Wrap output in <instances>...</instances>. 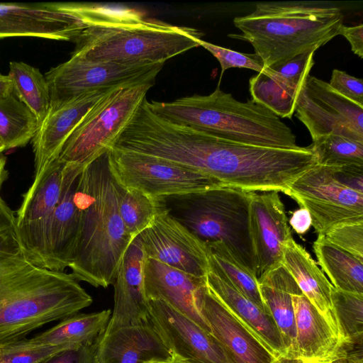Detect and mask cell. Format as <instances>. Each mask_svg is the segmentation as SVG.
I'll return each instance as SVG.
<instances>
[{
	"label": "cell",
	"mask_w": 363,
	"mask_h": 363,
	"mask_svg": "<svg viewBox=\"0 0 363 363\" xmlns=\"http://www.w3.org/2000/svg\"><path fill=\"white\" fill-rule=\"evenodd\" d=\"M92 301L71 274L50 270L28 259L16 214L0 195V343L76 315Z\"/></svg>",
	"instance_id": "cell-1"
},
{
	"label": "cell",
	"mask_w": 363,
	"mask_h": 363,
	"mask_svg": "<svg viewBox=\"0 0 363 363\" xmlns=\"http://www.w3.org/2000/svg\"><path fill=\"white\" fill-rule=\"evenodd\" d=\"M69 10L84 24L72 55L94 62L119 65L163 63L200 46L203 33L146 18L124 6L72 2Z\"/></svg>",
	"instance_id": "cell-2"
},
{
	"label": "cell",
	"mask_w": 363,
	"mask_h": 363,
	"mask_svg": "<svg viewBox=\"0 0 363 363\" xmlns=\"http://www.w3.org/2000/svg\"><path fill=\"white\" fill-rule=\"evenodd\" d=\"M77 195L80 213L70 274L78 281L107 288L133 240L119 214L107 152L83 168Z\"/></svg>",
	"instance_id": "cell-3"
},
{
	"label": "cell",
	"mask_w": 363,
	"mask_h": 363,
	"mask_svg": "<svg viewBox=\"0 0 363 363\" xmlns=\"http://www.w3.org/2000/svg\"><path fill=\"white\" fill-rule=\"evenodd\" d=\"M343 19L330 2H259L251 13L233 19L241 34L228 36L250 43L267 68L325 45L339 35Z\"/></svg>",
	"instance_id": "cell-4"
},
{
	"label": "cell",
	"mask_w": 363,
	"mask_h": 363,
	"mask_svg": "<svg viewBox=\"0 0 363 363\" xmlns=\"http://www.w3.org/2000/svg\"><path fill=\"white\" fill-rule=\"evenodd\" d=\"M157 116L177 124L243 144L298 149L291 129L279 116L252 99L242 102L220 86L209 95L184 96L170 102L148 101Z\"/></svg>",
	"instance_id": "cell-5"
},
{
	"label": "cell",
	"mask_w": 363,
	"mask_h": 363,
	"mask_svg": "<svg viewBox=\"0 0 363 363\" xmlns=\"http://www.w3.org/2000/svg\"><path fill=\"white\" fill-rule=\"evenodd\" d=\"M252 192L220 186L164 200L169 213L194 235L204 242H223L257 277L249 220Z\"/></svg>",
	"instance_id": "cell-6"
},
{
	"label": "cell",
	"mask_w": 363,
	"mask_h": 363,
	"mask_svg": "<svg viewBox=\"0 0 363 363\" xmlns=\"http://www.w3.org/2000/svg\"><path fill=\"white\" fill-rule=\"evenodd\" d=\"M155 82L116 88L85 115L65 143L58 160L85 167L112 147Z\"/></svg>",
	"instance_id": "cell-7"
},
{
	"label": "cell",
	"mask_w": 363,
	"mask_h": 363,
	"mask_svg": "<svg viewBox=\"0 0 363 363\" xmlns=\"http://www.w3.org/2000/svg\"><path fill=\"white\" fill-rule=\"evenodd\" d=\"M107 152L113 176L120 185L156 199L225 186L208 175L155 157L116 148Z\"/></svg>",
	"instance_id": "cell-8"
},
{
	"label": "cell",
	"mask_w": 363,
	"mask_h": 363,
	"mask_svg": "<svg viewBox=\"0 0 363 363\" xmlns=\"http://www.w3.org/2000/svg\"><path fill=\"white\" fill-rule=\"evenodd\" d=\"M163 65L94 62L72 55L45 76L50 91L49 110L56 109L86 92L155 82Z\"/></svg>",
	"instance_id": "cell-9"
},
{
	"label": "cell",
	"mask_w": 363,
	"mask_h": 363,
	"mask_svg": "<svg viewBox=\"0 0 363 363\" xmlns=\"http://www.w3.org/2000/svg\"><path fill=\"white\" fill-rule=\"evenodd\" d=\"M288 196L308 210L318 235L339 224L363 222V193L340 182L331 167L310 168L291 184Z\"/></svg>",
	"instance_id": "cell-10"
},
{
	"label": "cell",
	"mask_w": 363,
	"mask_h": 363,
	"mask_svg": "<svg viewBox=\"0 0 363 363\" xmlns=\"http://www.w3.org/2000/svg\"><path fill=\"white\" fill-rule=\"evenodd\" d=\"M64 164L57 159L34 177L16 214L18 233L27 257L34 264L48 269L50 228L60 193Z\"/></svg>",
	"instance_id": "cell-11"
},
{
	"label": "cell",
	"mask_w": 363,
	"mask_h": 363,
	"mask_svg": "<svg viewBox=\"0 0 363 363\" xmlns=\"http://www.w3.org/2000/svg\"><path fill=\"white\" fill-rule=\"evenodd\" d=\"M295 111L312 140L333 133L363 142V106L342 96L323 80L306 78Z\"/></svg>",
	"instance_id": "cell-12"
},
{
	"label": "cell",
	"mask_w": 363,
	"mask_h": 363,
	"mask_svg": "<svg viewBox=\"0 0 363 363\" xmlns=\"http://www.w3.org/2000/svg\"><path fill=\"white\" fill-rule=\"evenodd\" d=\"M139 237L147 257L187 274L206 277L208 255L206 242L172 217L159 213Z\"/></svg>",
	"instance_id": "cell-13"
},
{
	"label": "cell",
	"mask_w": 363,
	"mask_h": 363,
	"mask_svg": "<svg viewBox=\"0 0 363 363\" xmlns=\"http://www.w3.org/2000/svg\"><path fill=\"white\" fill-rule=\"evenodd\" d=\"M149 320L173 356L191 363H234L216 337L160 299H150Z\"/></svg>",
	"instance_id": "cell-14"
},
{
	"label": "cell",
	"mask_w": 363,
	"mask_h": 363,
	"mask_svg": "<svg viewBox=\"0 0 363 363\" xmlns=\"http://www.w3.org/2000/svg\"><path fill=\"white\" fill-rule=\"evenodd\" d=\"M249 220L258 279L282 264L285 245L292 238L279 192L252 191Z\"/></svg>",
	"instance_id": "cell-15"
},
{
	"label": "cell",
	"mask_w": 363,
	"mask_h": 363,
	"mask_svg": "<svg viewBox=\"0 0 363 363\" xmlns=\"http://www.w3.org/2000/svg\"><path fill=\"white\" fill-rule=\"evenodd\" d=\"M83 27L79 17L52 3L0 4V39L30 36L73 42Z\"/></svg>",
	"instance_id": "cell-16"
},
{
	"label": "cell",
	"mask_w": 363,
	"mask_h": 363,
	"mask_svg": "<svg viewBox=\"0 0 363 363\" xmlns=\"http://www.w3.org/2000/svg\"><path fill=\"white\" fill-rule=\"evenodd\" d=\"M316 49L264 68L249 80L252 99L279 117L291 118L298 92L314 65Z\"/></svg>",
	"instance_id": "cell-17"
},
{
	"label": "cell",
	"mask_w": 363,
	"mask_h": 363,
	"mask_svg": "<svg viewBox=\"0 0 363 363\" xmlns=\"http://www.w3.org/2000/svg\"><path fill=\"white\" fill-rule=\"evenodd\" d=\"M199 308L211 334L234 363H272L277 357L230 309L213 296L206 284Z\"/></svg>",
	"instance_id": "cell-18"
},
{
	"label": "cell",
	"mask_w": 363,
	"mask_h": 363,
	"mask_svg": "<svg viewBox=\"0 0 363 363\" xmlns=\"http://www.w3.org/2000/svg\"><path fill=\"white\" fill-rule=\"evenodd\" d=\"M147 256L138 235L125 252L115 276L114 305L104 333L149 321V304L144 289Z\"/></svg>",
	"instance_id": "cell-19"
},
{
	"label": "cell",
	"mask_w": 363,
	"mask_h": 363,
	"mask_svg": "<svg viewBox=\"0 0 363 363\" xmlns=\"http://www.w3.org/2000/svg\"><path fill=\"white\" fill-rule=\"evenodd\" d=\"M112 89L86 92L56 109L49 110L31 140L35 177L39 176L50 163L58 159L65 143L74 129L91 108Z\"/></svg>",
	"instance_id": "cell-20"
},
{
	"label": "cell",
	"mask_w": 363,
	"mask_h": 363,
	"mask_svg": "<svg viewBox=\"0 0 363 363\" xmlns=\"http://www.w3.org/2000/svg\"><path fill=\"white\" fill-rule=\"evenodd\" d=\"M205 286L206 277H196L156 259L146 258L144 266L146 298L164 301L211 333L199 308V296Z\"/></svg>",
	"instance_id": "cell-21"
},
{
	"label": "cell",
	"mask_w": 363,
	"mask_h": 363,
	"mask_svg": "<svg viewBox=\"0 0 363 363\" xmlns=\"http://www.w3.org/2000/svg\"><path fill=\"white\" fill-rule=\"evenodd\" d=\"M99 363H145L172 360L173 354L150 322L123 326L99 338Z\"/></svg>",
	"instance_id": "cell-22"
},
{
	"label": "cell",
	"mask_w": 363,
	"mask_h": 363,
	"mask_svg": "<svg viewBox=\"0 0 363 363\" xmlns=\"http://www.w3.org/2000/svg\"><path fill=\"white\" fill-rule=\"evenodd\" d=\"M84 167L73 163L64 164L60 193L50 228V270L63 272L72 260L80 213L77 186Z\"/></svg>",
	"instance_id": "cell-23"
},
{
	"label": "cell",
	"mask_w": 363,
	"mask_h": 363,
	"mask_svg": "<svg viewBox=\"0 0 363 363\" xmlns=\"http://www.w3.org/2000/svg\"><path fill=\"white\" fill-rule=\"evenodd\" d=\"M209 292L230 309L278 357L286 354L281 334L269 313L238 291L224 277L208 268Z\"/></svg>",
	"instance_id": "cell-24"
},
{
	"label": "cell",
	"mask_w": 363,
	"mask_h": 363,
	"mask_svg": "<svg viewBox=\"0 0 363 363\" xmlns=\"http://www.w3.org/2000/svg\"><path fill=\"white\" fill-rule=\"evenodd\" d=\"M296 339L285 355L321 363L335 350L340 339L331 325L302 293L293 295Z\"/></svg>",
	"instance_id": "cell-25"
},
{
	"label": "cell",
	"mask_w": 363,
	"mask_h": 363,
	"mask_svg": "<svg viewBox=\"0 0 363 363\" xmlns=\"http://www.w3.org/2000/svg\"><path fill=\"white\" fill-rule=\"evenodd\" d=\"M282 264L291 274L302 293L325 317L339 337L331 303L333 286L310 254L292 238L285 245Z\"/></svg>",
	"instance_id": "cell-26"
},
{
	"label": "cell",
	"mask_w": 363,
	"mask_h": 363,
	"mask_svg": "<svg viewBox=\"0 0 363 363\" xmlns=\"http://www.w3.org/2000/svg\"><path fill=\"white\" fill-rule=\"evenodd\" d=\"M257 279L262 298L278 328L287 354L292 350L296 339L293 295L302 291L283 264Z\"/></svg>",
	"instance_id": "cell-27"
},
{
	"label": "cell",
	"mask_w": 363,
	"mask_h": 363,
	"mask_svg": "<svg viewBox=\"0 0 363 363\" xmlns=\"http://www.w3.org/2000/svg\"><path fill=\"white\" fill-rule=\"evenodd\" d=\"M313 247L323 272L334 288L363 294V259L318 235Z\"/></svg>",
	"instance_id": "cell-28"
},
{
	"label": "cell",
	"mask_w": 363,
	"mask_h": 363,
	"mask_svg": "<svg viewBox=\"0 0 363 363\" xmlns=\"http://www.w3.org/2000/svg\"><path fill=\"white\" fill-rule=\"evenodd\" d=\"M111 315L110 309L91 313H77L30 340L38 344L62 346L66 349L91 343L104 333Z\"/></svg>",
	"instance_id": "cell-29"
},
{
	"label": "cell",
	"mask_w": 363,
	"mask_h": 363,
	"mask_svg": "<svg viewBox=\"0 0 363 363\" xmlns=\"http://www.w3.org/2000/svg\"><path fill=\"white\" fill-rule=\"evenodd\" d=\"M8 75L13 83V94L33 112L39 125L50 106L45 77L38 69L23 62H11Z\"/></svg>",
	"instance_id": "cell-30"
},
{
	"label": "cell",
	"mask_w": 363,
	"mask_h": 363,
	"mask_svg": "<svg viewBox=\"0 0 363 363\" xmlns=\"http://www.w3.org/2000/svg\"><path fill=\"white\" fill-rule=\"evenodd\" d=\"M208 268L224 277L238 291L269 313L261 296L258 279L222 242H206Z\"/></svg>",
	"instance_id": "cell-31"
},
{
	"label": "cell",
	"mask_w": 363,
	"mask_h": 363,
	"mask_svg": "<svg viewBox=\"0 0 363 363\" xmlns=\"http://www.w3.org/2000/svg\"><path fill=\"white\" fill-rule=\"evenodd\" d=\"M116 187L119 214L133 239L149 227L159 213L167 209L164 199H156L139 190L125 188L116 181Z\"/></svg>",
	"instance_id": "cell-32"
},
{
	"label": "cell",
	"mask_w": 363,
	"mask_h": 363,
	"mask_svg": "<svg viewBox=\"0 0 363 363\" xmlns=\"http://www.w3.org/2000/svg\"><path fill=\"white\" fill-rule=\"evenodd\" d=\"M38 127L35 116L13 93L0 100V142L5 150L26 146Z\"/></svg>",
	"instance_id": "cell-33"
},
{
	"label": "cell",
	"mask_w": 363,
	"mask_h": 363,
	"mask_svg": "<svg viewBox=\"0 0 363 363\" xmlns=\"http://www.w3.org/2000/svg\"><path fill=\"white\" fill-rule=\"evenodd\" d=\"M317 164L325 167L363 166V142L336 134L313 140L308 146Z\"/></svg>",
	"instance_id": "cell-34"
},
{
	"label": "cell",
	"mask_w": 363,
	"mask_h": 363,
	"mask_svg": "<svg viewBox=\"0 0 363 363\" xmlns=\"http://www.w3.org/2000/svg\"><path fill=\"white\" fill-rule=\"evenodd\" d=\"M331 303L340 341L363 335V294L333 287Z\"/></svg>",
	"instance_id": "cell-35"
},
{
	"label": "cell",
	"mask_w": 363,
	"mask_h": 363,
	"mask_svg": "<svg viewBox=\"0 0 363 363\" xmlns=\"http://www.w3.org/2000/svg\"><path fill=\"white\" fill-rule=\"evenodd\" d=\"M65 350L62 346L38 344L26 337L0 343V362L40 363Z\"/></svg>",
	"instance_id": "cell-36"
},
{
	"label": "cell",
	"mask_w": 363,
	"mask_h": 363,
	"mask_svg": "<svg viewBox=\"0 0 363 363\" xmlns=\"http://www.w3.org/2000/svg\"><path fill=\"white\" fill-rule=\"evenodd\" d=\"M199 45L209 51L219 62L221 72L218 86H220L224 72L230 68H246L261 72L264 69L262 59L255 53H241L230 49L206 42L199 41Z\"/></svg>",
	"instance_id": "cell-37"
},
{
	"label": "cell",
	"mask_w": 363,
	"mask_h": 363,
	"mask_svg": "<svg viewBox=\"0 0 363 363\" xmlns=\"http://www.w3.org/2000/svg\"><path fill=\"white\" fill-rule=\"evenodd\" d=\"M334 245L363 259V222H349L330 228L324 235Z\"/></svg>",
	"instance_id": "cell-38"
},
{
	"label": "cell",
	"mask_w": 363,
	"mask_h": 363,
	"mask_svg": "<svg viewBox=\"0 0 363 363\" xmlns=\"http://www.w3.org/2000/svg\"><path fill=\"white\" fill-rule=\"evenodd\" d=\"M329 85L338 94L363 106V82L347 72L335 69L332 72Z\"/></svg>",
	"instance_id": "cell-39"
},
{
	"label": "cell",
	"mask_w": 363,
	"mask_h": 363,
	"mask_svg": "<svg viewBox=\"0 0 363 363\" xmlns=\"http://www.w3.org/2000/svg\"><path fill=\"white\" fill-rule=\"evenodd\" d=\"M98 340L60 351L40 363H99L96 354Z\"/></svg>",
	"instance_id": "cell-40"
},
{
	"label": "cell",
	"mask_w": 363,
	"mask_h": 363,
	"mask_svg": "<svg viewBox=\"0 0 363 363\" xmlns=\"http://www.w3.org/2000/svg\"><path fill=\"white\" fill-rule=\"evenodd\" d=\"M321 363H363V335L340 341L334 352Z\"/></svg>",
	"instance_id": "cell-41"
},
{
	"label": "cell",
	"mask_w": 363,
	"mask_h": 363,
	"mask_svg": "<svg viewBox=\"0 0 363 363\" xmlns=\"http://www.w3.org/2000/svg\"><path fill=\"white\" fill-rule=\"evenodd\" d=\"M337 179L345 185L363 193V166L331 167Z\"/></svg>",
	"instance_id": "cell-42"
},
{
	"label": "cell",
	"mask_w": 363,
	"mask_h": 363,
	"mask_svg": "<svg viewBox=\"0 0 363 363\" xmlns=\"http://www.w3.org/2000/svg\"><path fill=\"white\" fill-rule=\"evenodd\" d=\"M339 35L344 36L350 43L352 51L360 58L363 57V25L355 26H342Z\"/></svg>",
	"instance_id": "cell-43"
},
{
	"label": "cell",
	"mask_w": 363,
	"mask_h": 363,
	"mask_svg": "<svg viewBox=\"0 0 363 363\" xmlns=\"http://www.w3.org/2000/svg\"><path fill=\"white\" fill-rule=\"evenodd\" d=\"M289 224L298 234L306 233L312 225L311 217L308 210L301 207L294 211Z\"/></svg>",
	"instance_id": "cell-44"
},
{
	"label": "cell",
	"mask_w": 363,
	"mask_h": 363,
	"mask_svg": "<svg viewBox=\"0 0 363 363\" xmlns=\"http://www.w3.org/2000/svg\"><path fill=\"white\" fill-rule=\"evenodd\" d=\"M13 93V86L9 75L0 74V100Z\"/></svg>",
	"instance_id": "cell-45"
},
{
	"label": "cell",
	"mask_w": 363,
	"mask_h": 363,
	"mask_svg": "<svg viewBox=\"0 0 363 363\" xmlns=\"http://www.w3.org/2000/svg\"><path fill=\"white\" fill-rule=\"evenodd\" d=\"M6 157L2 153H0V190L2 184L7 179L9 175L8 171L6 169Z\"/></svg>",
	"instance_id": "cell-46"
},
{
	"label": "cell",
	"mask_w": 363,
	"mask_h": 363,
	"mask_svg": "<svg viewBox=\"0 0 363 363\" xmlns=\"http://www.w3.org/2000/svg\"><path fill=\"white\" fill-rule=\"evenodd\" d=\"M306 361L299 358H295L287 355H281L272 363H305Z\"/></svg>",
	"instance_id": "cell-47"
},
{
	"label": "cell",
	"mask_w": 363,
	"mask_h": 363,
	"mask_svg": "<svg viewBox=\"0 0 363 363\" xmlns=\"http://www.w3.org/2000/svg\"><path fill=\"white\" fill-rule=\"evenodd\" d=\"M173 362L174 363H191L190 362H189L187 360L181 359V358H179L178 357H176V356H173Z\"/></svg>",
	"instance_id": "cell-48"
},
{
	"label": "cell",
	"mask_w": 363,
	"mask_h": 363,
	"mask_svg": "<svg viewBox=\"0 0 363 363\" xmlns=\"http://www.w3.org/2000/svg\"><path fill=\"white\" fill-rule=\"evenodd\" d=\"M145 363H174L172 360L165 361V360H152Z\"/></svg>",
	"instance_id": "cell-49"
},
{
	"label": "cell",
	"mask_w": 363,
	"mask_h": 363,
	"mask_svg": "<svg viewBox=\"0 0 363 363\" xmlns=\"http://www.w3.org/2000/svg\"><path fill=\"white\" fill-rule=\"evenodd\" d=\"M4 151H5L4 147L0 142V153H2Z\"/></svg>",
	"instance_id": "cell-50"
},
{
	"label": "cell",
	"mask_w": 363,
	"mask_h": 363,
	"mask_svg": "<svg viewBox=\"0 0 363 363\" xmlns=\"http://www.w3.org/2000/svg\"><path fill=\"white\" fill-rule=\"evenodd\" d=\"M305 363H315L314 362H311V361H306Z\"/></svg>",
	"instance_id": "cell-51"
},
{
	"label": "cell",
	"mask_w": 363,
	"mask_h": 363,
	"mask_svg": "<svg viewBox=\"0 0 363 363\" xmlns=\"http://www.w3.org/2000/svg\"><path fill=\"white\" fill-rule=\"evenodd\" d=\"M0 363H1V362H0Z\"/></svg>",
	"instance_id": "cell-52"
}]
</instances>
